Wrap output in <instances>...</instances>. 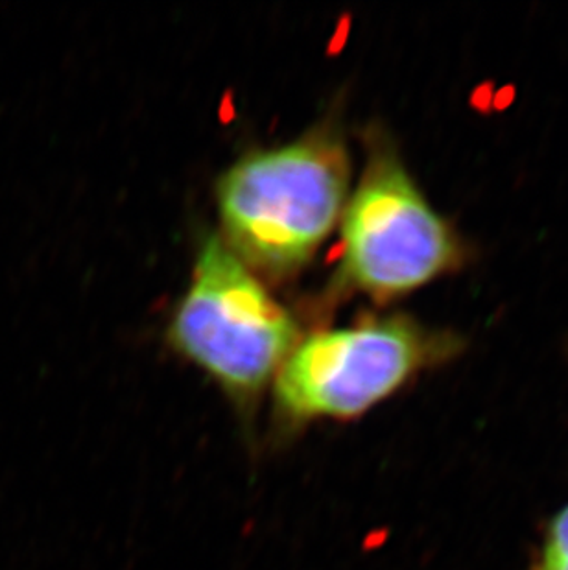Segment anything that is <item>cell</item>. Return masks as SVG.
<instances>
[{
    "mask_svg": "<svg viewBox=\"0 0 568 570\" xmlns=\"http://www.w3.org/2000/svg\"><path fill=\"white\" fill-rule=\"evenodd\" d=\"M466 347L452 328L407 314L365 317L301 338L272 384L266 445L281 451L323 421L360 420L427 373L449 366Z\"/></svg>",
    "mask_w": 568,
    "mask_h": 570,
    "instance_id": "1",
    "label": "cell"
},
{
    "mask_svg": "<svg viewBox=\"0 0 568 570\" xmlns=\"http://www.w3.org/2000/svg\"><path fill=\"white\" fill-rule=\"evenodd\" d=\"M349 163L342 135L331 128L242 157L216 190L222 240L252 272L294 275L342 220Z\"/></svg>",
    "mask_w": 568,
    "mask_h": 570,
    "instance_id": "2",
    "label": "cell"
},
{
    "mask_svg": "<svg viewBox=\"0 0 568 570\" xmlns=\"http://www.w3.org/2000/svg\"><path fill=\"white\" fill-rule=\"evenodd\" d=\"M300 340L295 317L257 275L221 237L205 238L168 342L221 387L253 449L258 404Z\"/></svg>",
    "mask_w": 568,
    "mask_h": 570,
    "instance_id": "3",
    "label": "cell"
},
{
    "mask_svg": "<svg viewBox=\"0 0 568 570\" xmlns=\"http://www.w3.org/2000/svg\"><path fill=\"white\" fill-rule=\"evenodd\" d=\"M336 285L390 303L466 266L460 233L430 204L390 135L370 131L359 185L342 215Z\"/></svg>",
    "mask_w": 568,
    "mask_h": 570,
    "instance_id": "4",
    "label": "cell"
},
{
    "mask_svg": "<svg viewBox=\"0 0 568 570\" xmlns=\"http://www.w3.org/2000/svg\"><path fill=\"white\" fill-rule=\"evenodd\" d=\"M528 570H568V502L542 528Z\"/></svg>",
    "mask_w": 568,
    "mask_h": 570,
    "instance_id": "5",
    "label": "cell"
}]
</instances>
